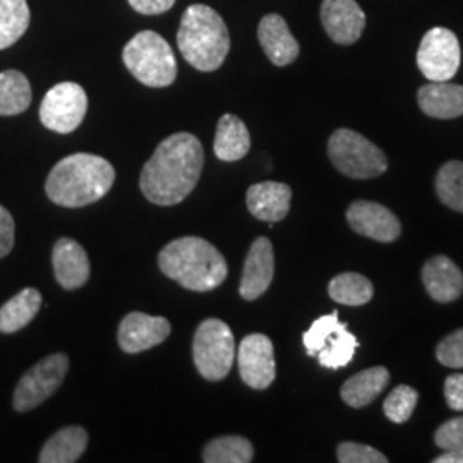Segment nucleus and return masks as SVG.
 Returning a JSON list of instances; mask_svg holds the SVG:
<instances>
[{
	"mask_svg": "<svg viewBox=\"0 0 463 463\" xmlns=\"http://www.w3.org/2000/svg\"><path fill=\"white\" fill-rule=\"evenodd\" d=\"M204 151L194 134L177 133L164 139L143 166L139 187L153 204L172 206L198 185Z\"/></svg>",
	"mask_w": 463,
	"mask_h": 463,
	"instance_id": "f257e3e1",
	"label": "nucleus"
},
{
	"mask_svg": "<svg viewBox=\"0 0 463 463\" xmlns=\"http://www.w3.org/2000/svg\"><path fill=\"white\" fill-rule=\"evenodd\" d=\"M114 181L116 170L109 160L90 153H76L52 168L45 193L59 206L83 208L103 198Z\"/></svg>",
	"mask_w": 463,
	"mask_h": 463,
	"instance_id": "f03ea898",
	"label": "nucleus"
},
{
	"mask_svg": "<svg viewBox=\"0 0 463 463\" xmlns=\"http://www.w3.org/2000/svg\"><path fill=\"white\" fill-rule=\"evenodd\" d=\"M158 266L168 279L194 292L220 287L229 273L222 252L201 237H181L162 249Z\"/></svg>",
	"mask_w": 463,
	"mask_h": 463,
	"instance_id": "7ed1b4c3",
	"label": "nucleus"
},
{
	"mask_svg": "<svg viewBox=\"0 0 463 463\" xmlns=\"http://www.w3.org/2000/svg\"><path fill=\"white\" fill-rule=\"evenodd\" d=\"M177 45L191 66L212 72L225 62L231 50V34L215 9L204 4H193L181 19Z\"/></svg>",
	"mask_w": 463,
	"mask_h": 463,
	"instance_id": "20e7f679",
	"label": "nucleus"
},
{
	"mask_svg": "<svg viewBox=\"0 0 463 463\" xmlns=\"http://www.w3.org/2000/svg\"><path fill=\"white\" fill-rule=\"evenodd\" d=\"M124 64L139 83L149 88H165L177 78L175 55L164 36L141 32L124 47Z\"/></svg>",
	"mask_w": 463,
	"mask_h": 463,
	"instance_id": "39448f33",
	"label": "nucleus"
},
{
	"mask_svg": "<svg viewBox=\"0 0 463 463\" xmlns=\"http://www.w3.org/2000/svg\"><path fill=\"white\" fill-rule=\"evenodd\" d=\"M328 155L335 168L350 179H374L388 168L386 155L352 129H338L331 134Z\"/></svg>",
	"mask_w": 463,
	"mask_h": 463,
	"instance_id": "423d86ee",
	"label": "nucleus"
},
{
	"mask_svg": "<svg viewBox=\"0 0 463 463\" xmlns=\"http://www.w3.org/2000/svg\"><path fill=\"white\" fill-rule=\"evenodd\" d=\"M193 357L204 380L227 378L235 359V340L229 325L216 317L204 319L194 333Z\"/></svg>",
	"mask_w": 463,
	"mask_h": 463,
	"instance_id": "0eeeda50",
	"label": "nucleus"
},
{
	"mask_svg": "<svg viewBox=\"0 0 463 463\" xmlns=\"http://www.w3.org/2000/svg\"><path fill=\"white\" fill-rule=\"evenodd\" d=\"M69 357L66 354H52L34 364L17 383L14 409L28 412L52 397L66 380Z\"/></svg>",
	"mask_w": 463,
	"mask_h": 463,
	"instance_id": "6e6552de",
	"label": "nucleus"
},
{
	"mask_svg": "<svg viewBox=\"0 0 463 463\" xmlns=\"http://www.w3.org/2000/svg\"><path fill=\"white\" fill-rule=\"evenodd\" d=\"M88 97L78 83L55 84L42 99L40 120L53 133L69 134L76 131L86 116Z\"/></svg>",
	"mask_w": 463,
	"mask_h": 463,
	"instance_id": "1a4fd4ad",
	"label": "nucleus"
},
{
	"mask_svg": "<svg viewBox=\"0 0 463 463\" xmlns=\"http://www.w3.org/2000/svg\"><path fill=\"white\" fill-rule=\"evenodd\" d=\"M458 38L447 28H432L424 34L417 52V66L430 81H449L460 69Z\"/></svg>",
	"mask_w": 463,
	"mask_h": 463,
	"instance_id": "9d476101",
	"label": "nucleus"
},
{
	"mask_svg": "<svg viewBox=\"0 0 463 463\" xmlns=\"http://www.w3.org/2000/svg\"><path fill=\"white\" fill-rule=\"evenodd\" d=\"M241 378L254 390H266L277 376L275 350L271 340L263 333L248 335L237 350Z\"/></svg>",
	"mask_w": 463,
	"mask_h": 463,
	"instance_id": "9b49d317",
	"label": "nucleus"
},
{
	"mask_svg": "<svg viewBox=\"0 0 463 463\" xmlns=\"http://www.w3.org/2000/svg\"><path fill=\"white\" fill-rule=\"evenodd\" d=\"M350 229L378 242H393L402 233V223L393 212L373 201H355L348 206Z\"/></svg>",
	"mask_w": 463,
	"mask_h": 463,
	"instance_id": "f8f14e48",
	"label": "nucleus"
},
{
	"mask_svg": "<svg viewBox=\"0 0 463 463\" xmlns=\"http://www.w3.org/2000/svg\"><path fill=\"white\" fill-rule=\"evenodd\" d=\"M172 326L166 317L145 313H129L118 326V345L128 354H139L164 344Z\"/></svg>",
	"mask_w": 463,
	"mask_h": 463,
	"instance_id": "ddd939ff",
	"label": "nucleus"
},
{
	"mask_svg": "<svg viewBox=\"0 0 463 463\" xmlns=\"http://www.w3.org/2000/svg\"><path fill=\"white\" fill-rule=\"evenodd\" d=\"M321 23L338 45H354L365 28V14L355 0H323Z\"/></svg>",
	"mask_w": 463,
	"mask_h": 463,
	"instance_id": "4468645a",
	"label": "nucleus"
},
{
	"mask_svg": "<svg viewBox=\"0 0 463 463\" xmlns=\"http://www.w3.org/2000/svg\"><path fill=\"white\" fill-rule=\"evenodd\" d=\"M275 275V254L268 237H258L249 249L239 292L246 300H256L269 288Z\"/></svg>",
	"mask_w": 463,
	"mask_h": 463,
	"instance_id": "2eb2a0df",
	"label": "nucleus"
},
{
	"mask_svg": "<svg viewBox=\"0 0 463 463\" xmlns=\"http://www.w3.org/2000/svg\"><path fill=\"white\" fill-rule=\"evenodd\" d=\"M52 263L55 279L66 290H74L83 287L90 279V260L80 242L69 237H61L53 250H52Z\"/></svg>",
	"mask_w": 463,
	"mask_h": 463,
	"instance_id": "dca6fc26",
	"label": "nucleus"
},
{
	"mask_svg": "<svg viewBox=\"0 0 463 463\" xmlns=\"http://www.w3.org/2000/svg\"><path fill=\"white\" fill-rule=\"evenodd\" d=\"M250 215L261 222L275 223L288 215L292 203V189L283 183L254 184L248 189L246 194Z\"/></svg>",
	"mask_w": 463,
	"mask_h": 463,
	"instance_id": "f3484780",
	"label": "nucleus"
},
{
	"mask_svg": "<svg viewBox=\"0 0 463 463\" xmlns=\"http://www.w3.org/2000/svg\"><path fill=\"white\" fill-rule=\"evenodd\" d=\"M258 38L268 59L275 66L292 64L300 53L298 42L290 33L287 21L280 14H266L258 26Z\"/></svg>",
	"mask_w": 463,
	"mask_h": 463,
	"instance_id": "a211bd4d",
	"label": "nucleus"
},
{
	"mask_svg": "<svg viewBox=\"0 0 463 463\" xmlns=\"http://www.w3.org/2000/svg\"><path fill=\"white\" fill-rule=\"evenodd\" d=\"M422 281L436 302H455L463 294V273L447 256H434L422 268Z\"/></svg>",
	"mask_w": 463,
	"mask_h": 463,
	"instance_id": "6ab92c4d",
	"label": "nucleus"
},
{
	"mask_svg": "<svg viewBox=\"0 0 463 463\" xmlns=\"http://www.w3.org/2000/svg\"><path fill=\"white\" fill-rule=\"evenodd\" d=\"M420 110L434 118H457L463 116V86L448 81H430L417 93Z\"/></svg>",
	"mask_w": 463,
	"mask_h": 463,
	"instance_id": "aec40b11",
	"label": "nucleus"
},
{
	"mask_svg": "<svg viewBox=\"0 0 463 463\" xmlns=\"http://www.w3.org/2000/svg\"><path fill=\"white\" fill-rule=\"evenodd\" d=\"M388 383H390V371L386 367L383 365L369 367L345 381L340 395L348 407L363 409L380 397L381 392L388 386Z\"/></svg>",
	"mask_w": 463,
	"mask_h": 463,
	"instance_id": "412c9836",
	"label": "nucleus"
},
{
	"mask_svg": "<svg viewBox=\"0 0 463 463\" xmlns=\"http://www.w3.org/2000/svg\"><path fill=\"white\" fill-rule=\"evenodd\" d=\"M215 155L223 162L242 160L250 149V136L246 124L239 117L225 114L218 120Z\"/></svg>",
	"mask_w": 463,
	"mask_h": 463,
	"instance_id": "4be33fe9",
	"label": "nucleus"
},
{
	"mask_svg": "<svg viewBox=\"0 0 463 463\" xmlns=\"http://www.w3.org/2000/svg\"><path fill=\"white\" fill-rule=\"evenodd\" d=\"M88 447V432L81 426H69L55 432L42 448L38 462L74 463Z\"/></svg>",
	"mask_w": 463,
	"mask_h": 463,
	"instance_id": "5701e85b",
	"label": "nucleus"
},
{
	"mask_svg": "<svg viewBox=\"0 0 463 463\" xmlns=\"http://www.w3.org/2000/svg\"><path fill=\"white\" fill-rule=\"evenodd\" d=\"M42 294L24 288L0 307V333H16L30 325L42 307Z\"/></svg>",
	"mask_w": 463,
	"mask_h": 463,
	"instance_id": "b1692460",
	"label": "nucleus"
},
{
	"mask_svg": "<svg viewBox=\"0 0 463 463\" xmlns=\"http://www.w3.org/2000/svg\"><path fill=\"white\" fill-rule=\"evenodd\" d=\"M32 103V86L19 71L0 72V116H17Z\"/></svg>",
	"mask_w": 463,
	"mask_h": 463,
	"instance_id": "393cba45",
	"label": "nucleus"
},
{
	"mask_svg": "<svg viewBox=\"0 0 463 463\" xmlns=\"http://www.w3.org/2000/svg\"><path fill=\"white\" fill-rule=\"evenodd\" d=\"M30 19L26 0H0V50L13 47L26 33Z\"/></svg>",
	"mask_w": 463,
	"mask_h": 463,
	"instance_id": "a878e982",
	"label": "nucleus"
},
{
	"mask_svg": "<svg viewBox=\"0 0 463 463\" xmlns=\"http://www.w3.org/2000/svg\"><path fill=\"white\" fill-rule=\"evenodd\" d=\"M328 294L344 306H364L374 296V287L364 275L342 273L330 281Z\"/></svg>",
	"mask_w": 463,
	"mask_h": 463,
	"instance_id": "bb28decb",
	"label": "nucleus"
},
{
	"mask_svg": "<svg viewBox=\"0 0 463 463\" xmlns=\"http://www.w3.org/2000/svg\"><path fill=\"white\" fill-rule=\"evenodd\" d=\"M252 457L254 448L242 436L215 438L203 449V460L206 463H249Z\"/></svg>",
	"mask_w": 463,
	"mask_h": 463,
	"instance_id": "cd10ccee",
	"label": "nucleus"
},
{
	"mask_svg": "<svg viewBox=\"0 0 463 463\" xmlns=\"http://www.w3.org/2000/svg\"><path fill=\"white\" fill-rule=\"evenodd\" d=\"M436 193L448 208L463 213V162H448L436 175Z\"/></svg>",
	"mask_w": 463,
	"mask_h": 463,
	"instance_id": "c85d7f7f",
	"label": "nucleus"
},
{
	"mask_svg": "<svg viewBox=\"0 0 463 463\" xmlns=\"http://www.w3.org/2000/svg\"><path fill=\"white\" fill-rule=\"evenodd\" d=\"M357 347H359V342H357L355 335H352L345 326V328L336 331L328 340L325 348L317 354L319 364L326 369L345 367L354 359Z\"/></svg>",
	"mask_w": 463,
	"mask_h": 463,
	"instance_id": "c756f323",
	"label": "nucleus"
},
{
	"mask_svg": "<svg viewBox=\"0 0 463 463\" xmlns=\"http://www.w3.org/2000/svg\"><path fill=\"white\" fill-rule=\"evenodd\" d=\"M417 402H419V393L414 388L407 384H400L384 400L383 411L392 422L403 424L414 414Z\"/></svg>",
	"mask_w": 463,
	"mask_h": 463,
	"instance_id": "7c9ffc66",
	"label": "nucleus"
},
{
	"mask_svg": "<svg viewBox=\"0 0 463 463\" xmlns=\"http://www.w3.org/2000/svg\"><path fill=\"white\" fill-rule=\"evenodd\" d=\"M345 326L347 325L338 319V313L336 311H333L331 315L317 317L315 323L311 325V328L304 333V338H302L307 354L309 355H317L325 348V345L328 344L331 336L336 331L345 328Z\"/></svg>",
	"mask_w": 463,
	"mask_h": 463,
	"instance_id": "2f4dec72",
	"label": "nucleus"
},
{
	"mask_svg": "<svg viewBox=\"0 0 463 463\" xmlns=\"http://www.w3.org/2000/svg\"><path fill=\"white\" fill-rule=\"evenodd\" d=\"M336 458L340 463H386L388 458L376 448L344 441L336 448Z\"/></svg>",
	"mask_w": 463,
	"mask_h": 463,
	"instance_id": "473e14b6",
	"label": "nucleus"
},
{
	"mask_svg": "<svg viewBox=\"0 0 463 463\" xmlns=\"http://www.w3.org/2000/svg\"><path fill=\"white\" fill-rule=\"evenodd\" d=\"M438 361L451 369L463 367V328L445 336L436 347Z\"/></svg>",
	"mask_w": 463,
	"mask_h": 463,
	"instance_id": "72a5a7b5",
	"label": "nucleus"
},
{
	"mask_svg": "<svg viewBox=\"0 0 463 463\" xmlns=\"http://www.w3.org/2000/svg\"><path fill=\"white\" fill-rule=\"evenodd\" d=\"M436 447L451 451V449H463V415L449 419L434 434Z\"/></svg>",
	"mask_w": 463,
	"mask_h": 463,
	"instance_id": "f704fd0d",
	"label": "nucleus"
},
{
	"mask_svg": "<svg viewBox=\"0 0 463 463\" xmlns=\"http://www.w3.org/2000/svg\"><path fill=\"white\" fill-rule=\"evenodd\" d=\"M14 246V218L0 204V258L7 256Z\"/></svg>",
	"mask_w": 463,
	"mask_h": 463,
	"instance_id": "c9c22d12",
	"label": "nucleus"
},
{
	"mask_svg": "<svg viewBox=\"0 0 463 463\" xmlns=\"http://www.w3.org/2000/svg\"><path fill=\"white\" fill-rule=\"evenodd\" d=\"M445 397L451 411L463 412V374L448 376L445 381Z\"/></svg>",
	"mask_w": 463,
	"mask_h": 463,
	"instance_id": "e433bc0d",
	"label": "nucleus"
},
{
	"mask_svg": "<svg viewBox=\"0 0 463 463\" xmlns=\"http://www.w3.org/2000/svg\"><path fill=\"white\" fill-rule=\"evenodd\" d=\"M128 2L136 13L145 14V16L164 14L166 11H170L175 4V0H128Z\"/></svg>",
	"mask_w": 463,
	"mask_h": 463,
	"instance_id": "4c0bfd02",
	"label": "nucleus"
},
{
	"mask_svg": "<svg viewBox=\"0 0 463 463\" xmlns=\"http://www.w3.org/2000/svg\"><path fill=\"white\" fill-rule=\"evenodd\" d=\"M434 463H463V449H451V451H445L443 455L436 457Z\"/></svg>",
	"mask_w": 463,
	"mask_h": 463,
	"instance_id": "58836bf2",
	"label": "nucleus"
}]
</instances>
